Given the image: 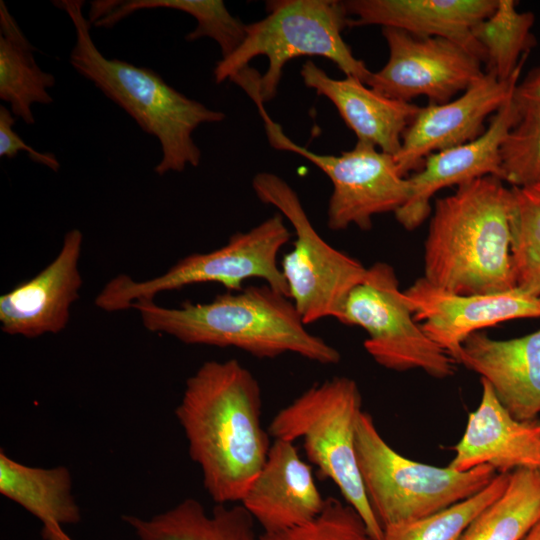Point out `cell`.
Returning <instances> with one entry per match:
<instances>
[{
    "label": "cell",
    "mask_w": 540,
    "mask_h": 540,
    "mask_svg": "<svg viewBox=\"0 0 540 540\" xmlns=\"http://www.w3.org/2000/svg\"><path fill=\"white\" fill-rule=\"evenodd\" d=\"M261 414L260 385L236 359L206 361L187 379L175 415L216 504H239L263 467Z\"/></svg>",
    "instance_id": "obj_1"
},
{
    "label": "cell",
    "mask_w": 540,
    "mask_h": 540,
    "mask_svg": "<svg viewBox=\"0 0 540 540\" xmlns=\"http://www.w3.org/2000/svg\"><path fill=\"white\" fill-rule=\"evenodd\" d=\"M484 176L437 198L424 241L423 277L460 294L515 288L511 256L512 193Z\"/></svg>",
    "instance_id": "obj_2"
},
{
    "label": "cell",
    "mask_w": 540,
    "mask_h": 540,
    "mask_svg": "<svg viewBox=\"0 0 540 540\" xmlns=\"http://www.w3.org/2000/svg\"><path fill=\"white\" fill-rule=\"evenodd\" d=\"M143 326L189 345L235 347L260 359L286 353L310 361L339 363V351L309 332L293 302L267 284L217 295L205 303L163 307L154 300L132 304Z\"/></svg>",
    "instance_id": "obj_3"
},
{
    "label": "cell",
    "mask_w": 540,
    "mask_h": 540,
    "mask_svg": "<svg viewBox=\"0 0 540 540\" xmlns=\"http://www.w3.org/2000/svg\"><path fill=\"white\" fill-rule=\"evenodd\" d=\"M53 4L68 15L74 27L75 43L69 55L74 70L159 141L162 155L155 173L163 176L182 172L187 166L197 167L201 151L194 142V130L202 124L221 122L226 115L188 98L150 68L105 57L92 39L83 0Z\"/></svg>",
    "instance_id": "obj_4"
},
{
    "label": "cell",
    "mask_w": 540,
    "mask_h": 540,
    "mask_svg": "<svg viewBox=\"0 0 540 540\" xmlns=\"http://www.w3.org/2000/svg\"><path fill=\"white\" fill-rule=\"evenodd\" d=\"M266 10L264 18L246 24L245 38L237 50L216 63L215 83L230 80L260 55L268 59V67L259 78L263 103L276 96L284 66L300 56L324 57L345 76L368 83L372 72L353 55L342 36L349 19L343 1L273 0L266 2Z\"/></svg>",
    "instance_id": "obj_5"
},
{
    "label": "cell",
    "mask_w": 540,
    "mask_h": 540,
    "mask_svg": "<svg viewBox=\"0 0 540 540\" xmlns=\"http://www.w3.org/2000/svg\"><path fill=\"white\" fill-rule=\"evenodd\" d=\"M362 412L358 384L336 376L311 386L280 409L268 433L274 439H302L307 458L334 482L373 539L380 540L383 528L366 496L356 458V428Z\"/></svg>",
    "instance_id": "obj_6"
},
{
    "label": "cell",
    "mask_w": 540,
    "mask_h": 540,
    "mask_svg": "<svg viewBox=\"0 0 540 540\" xmlns=\"http://www.w3.org/2000/svg\"><path fill=\"white\" fill-rule=\"evenodd\" d=\"M356 458L370 506L382 528L441 511L483 490L497 475L488 465L468 471L417 462L395 451L363 411Z\"/></svg>",
    "instance_id": "obj_7"
},
{
    "label": "cell",
    "mask_w": 540,
    "mask_h": 540,
    "mask_svg": "<svg viewBox=\"0 0 540 540\" xmlns=\"http://www.w3.org/2000/svg\"><path fill=\"white\" fill-rule=\"evenodd\" d=\"M290 237L284 217L277 213L246 232L233 234L218 249L185 256L157 277L136 281L122 274L112 278L96 296L95 305L107 312L127 310L139 300H154L159 293L209 282L240 291L243 282L252 278L264 280L289 298L277 260Z\"/></svg>",
    "instance_id": "obj_8"
},
{
    "label": "cell",
    "mask_w": 540,
    "mask_h": 540,
    "mask_svg": "<svg viewBox=\"0 0 540 540\" xmlns=\"http://www.w3.org/2000/svg\"><path fill=\"white\" fill-rule=\"evenodd\" d=\"M257 198L275 207L292 225L293 248L281 261L289 298L308 325L340 319L344 302L366 276L359 260L334 248L314 228L296 191L281 177L259 172L252 180Z\"/></svg>",
    "instance_id": "obj_9"
},
{
    "label": "cell",
    "mask_w": 540,
    "mask_h": 540,
    "mask_svg": "<svg viewBox=\"0 0 540 540\" xmlns=\"http://www.w3.org/2000/svg\"><path fill=\"white\" fill-rule=\"evenodd\" d=\"M338 321L365 330L366 352L386 369H419L437 379L456 372V361L416 321L394 268L386 262L367 267L363 281L347 296Z\"/></svg>",
    "instance_id": "obj_10"
},
{
    "label": "cell",
    "mask_w": 540,
    "mask_h": 540,
    "mask_svg": "<svg viewBox=\"0 0 540 540\" xmlns=\"http://www.w3.org/2000/svg\"><path fill=\"white\" fill-rule=\"evenodd\" d=\"M255 105L274 149L307 159L330 179L332 193L327 209L330 230L341 231L351 225L370 230L374 216L395 213L407 201L410 182L399 170L393 155L360 141L340 155L315 153L293 142L269 116L263 102L257 101Z\"/></svg>",
    "instance_id": "obj_11"
},
{
    "label": "cell",
    "mask_w": 540,
    "mask_h": 540,
    "mask_svg": "<svg viewBox=\"0 0 540 540\" xmlns=\"http://www.w3.org/2000/svg\"><path fill=\"white\" fill-rule=\"evenodd\" d=\"M382 35L388 60L366 85L386 97L411 102L426 96L429 103L443 104L485 74L482 60L452 40L420 38L391 27H383Z\"/></svg>",
    "instance_id": "obj_12"
},
{
    "label": "cell",
    "mask_w": 540,
    "mask_h": 540,
    "mask_svg": "<svg viewBox=\"0 0 540 540\" xmlns=\"http://www.w3.org/2000/svg\"><path fill=\"white\" fill-rule=\"evenodd\" d=\"M403 292L423 331L457 364L464 341L473 333L510 320L540 318V299L517 286L497 293L460 294L421 276Z\"/></svg>",
    "instance_id": "obj_13"
},
{
    "label": "cell",
    "mask_w": 540,
    "mask_h": 540,
    "mask_svg": "<svg viewBox=\"0 0 540 540\" xmlns=\"http://www.w3.org/2000/svg\"><path fill=\"white\" fill-rule=\"evenodd\" d=\"M523 64L509 81H499L485 72L459 97L443 104L429 103L420 107L404 131L400 150L394 156L401 173L407 177L410 172H418L429 155L482 135L487 117L494 115L512 94Z\"/></svg>",
    "instance_id": "obj_14"
},
{
    "label": "cell",
    "mask_w": 540,
    "mask_h": 540,
    "mask_svg": "<svg viewBox=\"0 0 540 540\" xmlns=\"http://www.w3.org/2000/svg\"><path fill=\"white\" fill-rule=\"evenodd\" d=\"M512 94L492 115L482 135L473 141L429 155L422 168L408 177L409 197L394 213L405 230L417 229L430 217L431 199L440 190L458 187L484 176L501 178V145L520 120Z\"/></svg>",
    "instance_id": "obj_15"
},
{
    "label": "cell",
    "mask_w": 540,
    "mask_h": 540,
    "mask_svg": "<svg viewBox=\"0 0 540 540\" xmlns=\"http://www.w3.org/2000/svg\"><path fill=\"white\" fill-rule=\"evenodd\" d=\"M82 243L83 234L79 229L68 231L50 264L1 295L0 324L4 333L36 338L65 329L71 306L79 298L82 286L79 272Z\"/></svg>",
    "instance_id": "obj_16"
},
{
    "label": "cell",
    "mask_w": 540,
    "mask_h": 540,
    "mask_svg": "<svg viewBox=\"0 0 540 540\" xmlns=\"http://www.w3.org/2000/svg\"><path fill=\"white\" fill-rule=\"evenodd\" d=\"M481 380V399L469 413L465 431L452 448L449 467L468 471L482 465L497 474L517 469L540 470V419L514 418L496 397L490 384Z\"/></svg>",
    "instance_id": "obj_17"
},
{
    "label": "cell",
    "mask_w": 540,
    "mask_h": 540,
    "mask_svg": "<svg viewBox=\"0 0 540 540\" xmlns=\"http://www.w3.org/2000/svg\"><path fill=\"white\" fill-rule=\"evenodd\" d=\"M325 500L311 467L293 442L274 439L263 467L239 504L262 527V533H275L314 519Z\"/></svg>",
    "instance_id": "obj_18"
},
{
    "label": "cell",
    "mask_w": 540,
    "mask_h": 540,
    "mask_svg": "<svg viewBox=\"0 0 540 540\" xmlns=\"http://www.w3.org/2000/svg\"><path fill=\"white\" fill-rule=\"evenodd\" d=\"M498 0H347L348 27L380 25L420 38L452 40L485 62V53L472 37L473 27L487 18Z\"/></svg>",
    "instance_id": "obj_19"
},
{
    "label": "cell",
    "mask_w": 540,
    "mask_h": 540,
    "mask_svg": "<svg viewBox=\"0 0 540 540\" xmlns=\"http://www.w3.org/2000/svg\"><path fill=\"white\" fill-rule=\"evenodd\" d=\"M459 364L487 381L514 418H538L540 329L504 340L491 338L482 332L473 333L462 345Z\"/></svg>",
    "instance_id": "obj_20"
},
{
    "label": "cell",
    "mask_w": 540,
    "mask_h": 540,
    "mask_svg": "<svg viewBox=\"0 0 540 540\" xmlns=\"http://www.w3.org/2000/svg\"><path fill=\"white\" fill-rule=\"evenodd\" d=\"M300 74L307 87L334 104L357 141L393 156L398 153L403 133L419 106L386 97L353 76L331 78L310 60L302 65Z\"/></svg>",
    "instance_id": "obj_21"
},
{
    "label": "cell",
    "mask_w": 540,
    "mask_h": 540,
    "mask_svg": "<svg viewBox=\"0 0 540 540\" xmlns=\"http://www.w3.org/2000/svg\"><path fill=\"white\" fill-rule=\"evenodd\" d=\"M140 540H262L241 505L216 504L212 512L192 498L150 518L124 516Z\"/></svg>",
    "instance_id": "obj_22"
},
{
    "label": "cell",
    "mask_w": 540,
    "mask_h": 540,
    "mask_svg": "<svg viewBox=\"0 0 540 540\" xmlns=\"http://www.w3.org/2000/svg\"><path fill=\"white\" fill-rule=\"evenodd\" d=\"M0 493L42 522L65 526L81 519L72 493V477L64 466L33 467L0 452Z\"/></svg>",
    "instance_id": "obj_23"
},
{
    "label": "cell",
    "mask_w": 540,
    "mask_h": 540,
    "mask_svg": "<svg viewBox=\"0 0 540 540\" xmlns=\"http://www.w3.org/2000/svg\"><path fill=\"white\" fill-rule=\"evenodd\" d=\"M35 50L1 0L0 99L10 105L15 117L28 125L35 123L32 105L52 103L48 89L55 85L54 76L37 64Z\"/></svg>",
    "instance_id": "obj_24"
},
{
    "label": "cell",
    "mask_w": 540,
    "mask_h": 540,
    "mask_svg": "<svg viewBox=\"0 0 540 540\" xmlns=\"http://www.w3.org/2000/svg\"><path fill=\"white\" fill-rule=\"evenodd\" d=\"M174 9L191 15L197 22L187 41L213 39L221 58L234 53L246 34V24L234 17L222 0H96L90 3L88 20L95 27L112 28L125 17L144 9Z\"/></svg>",
    "instance_id": "obj_25"
},
{
    "label": "cell",
    "mask_w": 540,
    "mask_h": 540,
    "mask_svg": "<svg viewBox=\"0 0 540 540\" xmlns=\"http://www.w3.org/2000/svg\"><path fill=\"white\" fill-rule=\"evenodd\" d=\"M540 521V470L517 469L504 492L467 527L460 540H522Z\"/></svg>",
    "instance_id": "obj_26"
},
{
    "label": "cell",
    "mask_w": 540,
    "mask_h": 540,
    "mask_svg": "<svg viewBox=\"0 0 540 540\" xmlns=\"http://www.w3.org/2000/svg\"><path fill=\"white\" fill-rule=\"evenodd\" d=\"M516 6L514 0H498L495 10L472 29V37L485 53V72L502 82L511 79L536 45L534 14Z\"/></svg>",
    "instance_id": "obj_27"
},
{
    "label": "cell",
    "mask_w": 540,
    "mask_h": 540,
    "mask_svg": "<svg viewBox=\"0 0 540 540\" xmlns=\"http://www.w3.org/2000/svg\"><path fill=\"white\" fill-rule=\"evenodd\" d=\"M509 474H497L480 492L441 511L383 528L380 540H460L471 522L504 492Z\"/></svg>",
    "instance_id": "obj_28"
},
{
    "label": "cell",
    "mask_w": 540,
    "mask_h": 540,
    "mask_svg": "<svg viewBox=\"0 0 540 540\" xmlns=\"http://www.w3.org/2000/svg\"><path fill=\"white\" fill-rule=\"evenodd\" d=\"M511 256L517 287L540 299V183L511 187Z\"/></svg>",
    "instance_id": "obj_29"
},
{
    "label": "cell",
    "mask_w": 540,
    "mask_h": 540,
    "mask_svg": "<svg viewBox=\"0 0 540 540\" xmlns=\"http://www.w3.org/2000/svg\"><path fill=\"white\" fill-rule=\"evenodd\" d=\"M501 178L511 187L540 183V113L523 115L500 149Z\"/></svg>",
    "instance_id": "obj_30"
},
{
    "label": "cell",
    "mask_w": 540,
    "mask_h": 540,
    "mask_svg": "<svg viewBox=\"0 0 540 540\" xmlns=\"http://www.w3.org/2000/svg\"><path fill=\"white\" fill-rule=\"evenodd\" d=\"M262 540H374L359 513L345 501L327 497L322 511L300 526L261 533Z\"/></svg>",
    "instance_id": "obj_31"
},
{
    "label": "cell",
    "mask_w": 540,
    "mask_h": 540,
    "mask_svg": "<svg viewBox=\"0 0 540 540\" xmlns=\"http://www.w3.org/2000/svg\"><path fill=\"white\" fill-rule=\"evenodd\" d=\"M15 116L11 110L0 106V157L13 159L18 152H27L29 158L47 168L58 172L60 162L56 156L49 152H40L29 146L24 140L14 131Z\"/></svg>",
    "instance_id": "obj_32"
},
{
    "label": "cell",
    "mask_w": 540,
    "mask_h": 540,
    "mask_svg": "<svg viewBox=\"0 0 540 540\" xmlns=\"http://www.w3.org/2000/svg\"><path fill=\"white\" fill-rule=\"evenodd\" d=\"M512 100L520 118L526 114L540 113V65L518 81Z\"/></svg>",
    "instance_id": "obj_33"
},
{
    "label": "cell",
    "mask_w": 540,
    "mask_h": 540,
    "mask_svg": "<svg viewBox=\"0 0 540 540\" xmlns=\"http://www.w3.org/2000/svg\"><path fill=\"white\" fill-rule=\"evenodd\" d=\"M42 537L44 540H73L59 525L42 526Z\"/></svg>",
    "instance_id": "obj_34"
},
{
    "label": "cell",
    "mask_w": 540,
    "mask_h": 540,
    "mask_svg": "<svg viewBox=\"0 0 540 540\" xmlns=\"http://www.w3.org/2000/svg\"><path fill=\"white\" fill-rule=\"evenodd\" d=\"M522 540H540V521L535 524Z\"/></svg>",
    "instance_id": "obj_35"
}]
</instances>
